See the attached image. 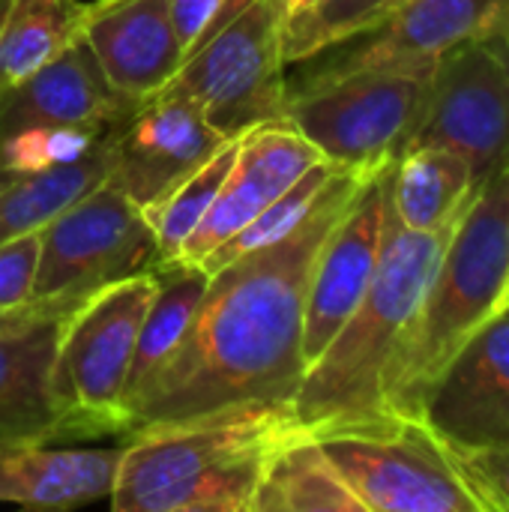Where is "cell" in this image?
<instances>
[{
	"mask_svg": "<svg viewBox=\"0 0 509 512\" xmlns=\"http://www.w3.org/2000/svg\"><path fill=\"white\" fill-rule=\"evenodd\" d=\"M369 174L336 168L312 213L288 237L210 273L186 342L138 408L132 429L237 402H294L306 375L303 315L312 264Z\"/></svg>",
	"mask_w": 509,
	"mask_h": 512,
	"instance_id": "1",
	"label": "cell"
},
{
	"mask_svg": "<svg viewBox=\"0 0 509 512\" xmlns=\"http://www.w3.org/2000/svg\"><path fill=\"white\" fill-rule=\"evenodd\" d=\"M294 402H237L126 432L117 512H252L267 459L300 435Z\"/></svg>",
	"mask_w": 509,
	"mask_h": 512,
	"instance_id": "2",
	"label": "cell"
},
{
	"mask_svg": "<svg viewBox=\"0 0 509 512\" xmlns=\"http://www.w3.org/2000/svg\"><path fill=\"white\" fill-rule=\"evenodd\" d=\"M450 231L420 234L405 228L387 195L372 285L330 345L306 366L297 387L294 417L303 432L324 435L396 414L387 399L396 354L426 297Z\"/></svg>",
	"mask_w": 509,
	"mask_h": 512,
	"instance_id": "3",
	"label": "cell"
},
{
	"mask_svg": "<svg viewBox=\"0 0 509 512\" xmlns=\"http://www.w3.org/2000/svg\"><path fill=\"white\" fill-rule=\"evenodd\" d=\"M509 261V168L486 177L453 225L390 375V408L417 417L429 387L495 318Z\"/></svg>",
	"mask_w": 509,
	"mask_h": 512,
	"instance_id": "4",
	"label": "cell"
},
{
	"mask_svg": "<svg viewBox=\"0 0 509 512\" xmlns=\"http://www.w3.org/2000/svg\"><path fill=\"white\" fill-rule=\"evenodd\" d=\"M435 66L357 69L303 78L297 87L288 81L282 117L330 165L369 174L405 150L426 108Z\"/></svg>",
	"mask_w": 509,
	"mask_h": 512,
	"instance_id": "5",
	"label": "cell"
},
{
	"mask_svg": "<svg viewBox=\"0 0 509 512\" xmlns=\"http://www.w3.org/2000/svg\"><path fill=\"white\" fill-rule=\"evenodd\" d=\"M156 282V273L111 282L63 315L51 384L72 438L129 432L123 390Z\"/></svg>",
	"mask_w": 509,
	"mask_h": 512,
	"instance_id": "6",
	"label": "cell"
},
{
	"mask_svg": "<svg viewBox=\"0 0 509 512\" xmlns=\"http://www.w3.org/2000/svg\"><path fill=\"white\" fill-rule=\"evenodd\" d=\"M288 0H252L231 24L195 48L159 93L192 99L222 138L276 120L288 99L282 48Z\"/></svg>",
	"mask_w": 509,
	"mask_h": 512,
	"instance_id": "7",
	"label": "cell"
},
{
	"mask_svg": "<svg viewBox=\"0 0 509 512\" xmlns=\"http://www.w3.org/2000/svg\"><path fill=\"white\" fill-rule=\"evenodd\" d=\"M315 438L366 512H483L423 417L393 414Z\"/></svg>",
	"mask_w": 509,
	"mask_h": 512,
	"instance_id": "8",
	"label": "cell"
},
{
	"mask_svg": "<svg viewBox=\"0 0 509 512\" xmlns=\"http://www.w3.org/2000/svg\"><path fill=\"white\" fill-rule=\"evenodd\" d=\"M156 270L159 246L141 207L102 180L39 228L33 300H81L111 282Z\"/></svg>",
	"mask_w": 509,
	"mask_h": 512,
	"instance_id": "9",
	"label": "cell"
},
{
	"mask_svg": "<svg viewBox=\"0 0 509 512\" xmlns=\"http://www.w3.org/2000/svg\"><path fill=\"white\" fill-rule=\"evenodd\" d=\"M405 147L459 153L477 183L509 168V78L474 39L450 48L432 75L426 108Z\"/></svg>",
	"mask_w": 509,
	"mask_h": 512,
	"instance_id": "10",
	"label": "cell"
},
{
	"mask_svg": "<svg viewBox=\"0 0 509 512\" xmlns=\"http://www.w3.org/2000/svg\"><path fill=\"white\" fill-rule=\"evenodd\" d=\"M225 141L192 99L156 93L105 132V180L147 207Z\"/></svg>",
	"mask_w": 509,
	"mask_h": 512,
	"instance_id": "11",
	"label": "cell"
},
{
	"mask_svg": "<svg viewBox=\"0 0 509 512\" xmlns=\"http://www.w3.org/2000/svg\"><path fill=\"white\" fill-rule=\"evenodd\" d=\"M387 180L390 165L363 180L315 255L303 315L306 366L330 345V339L342 330V324L351 318L372 285L381 258Z\"/></svg>",
	"mask_w": 509,
	"mask_h": 512,
	"instance_id": "12",
	"label": "cell"
},
{
	"mask_svg": "<svg viewBox=\"0 0 509 512\" xmlns=\"http://www.w3.org/2000/svg\"><path fill=\"white\" fill-rule=\"evenodd\" d=\"M327 162L285 117L252 126L237 138L234 165L198 228L171 267H201L222 243L246 228L270 201L294 186L312 165Z\"/></svg>",
	"mask_w": 509,
	"mask_h": 512,
	"instance_id": "13",
	"label": "cell"
},
{
	"mask_svg": "<svg viewBox=\"0 0 509 512\" xmlns=\"http://www.w3.org/2000/svg\"><path fill=\"white\" fill-rule=\"evenodd\" d=\"M417 417L453 447L509 444V312L465 342L429 387Z\"/></svg>",
	"mask_w": 509,
	"mask_h": 512,
	"instance_id": "14",
	"label": "cell"
},
{
	"mask_svg": "<svg viewBox=\"0 0 509 512\" xmlns=\"http://www.w3.org/2000/svg\"><path fill=\"white\" fill-rule=\"evenodd\" d=\"M501 0H402L378 24L345 39L336 57H324L303 78L342 75L357 69L435 66L450 48L474 39Z\"/></svg>",
	"mask_w": 509,
	"mask_h": 512,
	"instance_id": "15",
	"label": "cell"
},
{
	"mask_svg": "<svg viewBox=\"0 0 509 512\" xmlns=\"http://www.w3.org/2000/svg\"><path fill=\"white\" fill-rule=\"evenodd\" d=\"M135 108L138 102L108 84L90 45L78 36L24 81L0 90V138L39 126L105 132Z\"/></svg>",
	"mask_w": 509,
	"mask_h": 512,
	"instance_id": "16",
	"label": "cell"
},
{
	"mask_svg": "<svg viewBox=\"0 0 509 512\" xmlns=\"http://www.w3.org/2000/svg\"><path fill=\"white\" fill-rule=\"evenodd\" d=\"M81 36L108 84L138 105L156 96L183 63L165 0L84 3Z\"/></svg>",
	"mask_w": 509,
	"mask_h": 512,
	"instance_id": "17",
	"label": "cell"
},
{
	"mask_svg": "<svg viewBox=\"0 0 509 512\" xmlns=\"http://www.w3.org/2000/svg\"><path fill=\"white\" fill-rule=\"evenodd\" d=\"M75 303L0 327V441L72 438L69 420L54 396L51 372L60 321Z\"/></svg>",
	"mask_w": 509,
	"mask_h": 512,
	"instance_id": "18",
	"label": "cell"
},
{
	"mask_svg": "<svg viewBox=\"0 0 509 512\" xmlns=\"http://www.w3.org/2000/svg\"><path fill=\"white\" fill-rule=\"evenodd\" d=\"M120 447L66 450L51 441H0V501L27 510H78L111 498Z\"/></svg>",
	"mask_w": 509,
	"mask_h": 512,
	"instance_id": "19",
	"label": "cell"
},
{
	"mask_svg": "<svg viewBox=\"0 0 509 512\" xmlns=\"http://www.w3.org/2000/svg\"><path fill=\"white\" fill-rule=\"evenodd\" d=\"M471 165L444 147H405L390 162V207L396 219L420 234L450 231L477 192Z\"/></svg>",
	"mask_w": 509,
	"mask_h": 512,
	"instance_id": "20",
	"label": "cell"
},
{
	"mask_svg": "<svg viewBox=\"0 0 509 512\" xmlns=\"http://www.w3.org/2000/svg\"><path fill=\"white\" fill-rule=\"evenodd\" d=\"M156 279V294L141 321L135 357L123 390L129 429L135 423L138 408L147 402V396L153 393V387L162 381L165 369L183 348L192 315L207 291L210 273L204 267H162L156 270Z\"/></svg>",
	"mask_w": 509,
	"mask_h": 512,
	"instance_id": "21",
	"label": "cell"
},
{
	"mask_svg": "<svg viewBox=\"0 0 509 512\" xmlns=\"http://www.w3.org/2000/svg\"><path fill=\"white\" fill-rule=\"evenodd\" d=\"M252 512H366L309 432L270 453Z\"/></svg>",
	"mask_w": 509,
	"mask_h": 512,
	"instance_id": "22",
	"label": "cell"
},
{
	"mask_svg": "<svg viewBox=\"0 0 509 512\" xmlns=\"http://www.w3.org/2000/svg\"><path fill=\"white\" fill-rule=\"evenodd\" d=\"M78 0H9L0 27V90L24 81L81 36Z\"/></svg>",
	"mask_w": 509,
	"mask_h": 512,
	"instance_id": "23",
	"label": "cell"
},
{
	"mask_svg": "<svg viewBox=\"0 0 509 512\" xmlns=\"http://www.w3.org/2000/svg\"><path fill=\"white\" fill-rule=\"evenodd\" d=\"M105 180V135L75 162L24 174L0 192V243L39 231L63 207L78 201L84 192Z\"/></svg>",
	"mask_w": 509,
	"mask_h": 512,
	"instance_id": "24",
	"label": "cell"
},
{
	"mask_svg": "<svg viewBox=\"0 0 509 512\" xmlns=\"http://www.w3.org/2000/svg\"><path fill=\"white\" fill-rule=\"evenodd\" d=\"M234 153H237V138L225 141L207 162H201L192 174H186L177 186H171L159 201L141 207L159 246V270L177 261L183 243L210 210L213 198L219 195L234 165Z\"/></svg>",
	"mask_w": 509,
	"mask_h": 512,
	"instance_id": "25",
	"label": "cell"
},
{
	"mask_svg": "<svg viewBox=\"0 0 509 512\" xmlns=\"http://www.w3.org/2000/svg\"><path fill=\"white\" fill-rule=\"evenodd\" d=\"M399 3L402 0H312L300 9H291L282 33L288 66L306 63L321 51L354 39L357 33L378 24Z\"/></svg>",
	"mask_w": 509,
	"mask_h": 512,
	"instance_id": "26",
	"label": "cell"
},
{
	"mask_svg": "<svg viewBox=\"0 0 509 512\" xmlns=\"http://www.w3.org/2000/svg\"><path fill=\"white\" fill-rule=\"evenodd\" d=\"M333 174H336V165H330V162L312 165L294 186H288L276 201H270L246 228H240L228 243H222L201 267H204L207 273H213V270H219L222 264L240 258V255H246V252L264 249V246H270V243L288 237V234L312 213V207L318 204V198H321L324 189L330 186Z\"/></svg>",
	"mask_w": 509,
	"mask_h": 512,
	"instance_id": "27",
	"label": "cell"
},
{
	"mask_svg": "<svg viewBox=\"0 0 509 512\" xmlns=\"http://www.w3.org/2000/svg\"><path fill=\"white\" fill-rule=\"evenodd\" d=\"M108 132V129H105ZM105 132L72 126H39L0 138V153L15 174H39L81 159Z\"/></svg>",
	"mask_w": 509,
	"mask_h": 512,
	"instance_id": "28",
	"label": "cell"
},
{
	"mask_svg": "<svg viewBox=\"0 0 509 512\" xmlns=\"http://www.w3.org/2000/svg\"><path fill=\"white\" fill-rule=\"evenodd\" d=\"M447 444V441H444ZM450 459L483 512H509V444L453 447Z\"/></svg>",
	"mask_w": 509,
	"mask_h": 512,
	"instance_id": "29",
	"label": "cell"
},
{
	"mask_svg": "<svg viewBox=\"0 0 509 512\" xmlns=\"http://www.w3.org/2000/svg\"><path fill=\"white\" fill-rule=\"evenodd\" d=\"M252 0H165L174 33L183 48V60L231 24Z\"/></svg>",
	"mask_w": 509,
	"mask_h": 512,
	"instance_id": "30",
	"label": "cell"
},
{
	"mask_svg": "<svg viewBox=\"0 0 509 512\" xmlns=\"http://www.w3.org/2000/svg\"><path fill=\"white\" fill-rule=\"evenodd\" d=\"M39 270V231L18 234L0 243V312L33 303Z\"/></svg>",
	"mask_w": 509,
	"mask_h": 512,
	"instance_id": "31",
	"label": "cell"
},
{
	"mask_svg": "<svg viewBox=\"0 0 509 512\" xmlns=\"http://www.w3.org/2000/svg\"><path fill=\"white\" fill-rule=\"evenodd\" d=\"M477 45H483L498 66L507 72L509 78V0H501V6L495 9V15L486 21V27L474 36Z\"/></svg>",
	"mask_w": 509,
	"mask_h": 512,
	"instance_id": "32",
	"label": "cell"
},
{
	"mask_svg": "<svg viewBox=\"0 0 509 512\" xmlns=\"http://www.w3.org/2000/svg\"><path fill=\"white\" fill-rule=\"evenodd\" d=\"M63 303H75V300H33V303H27V306H21V309L0 312V327L21 324V321L36 318V315H42V312H48V309H54V306H63Z\"/></svg>",
	"mask_w": 509,
	"mask_h": 512,
	"instance_id": "33",
	"label": "cell"
},
{
	"mask_svg": "<svg viewBox=\"0 0 509 512\" xmlns=\"http://www.w3.org/2000/svg\"><path fill=\"white\" fill-rule=\"evenodd\" d=\"M509 312V261L507 273H504V285H501V294H498V303H495V318L498 315H507Z\"/></svg>",
	"mask_w": 509,
	"mask_h": 512,
	"instance_id": "34",
	"label": "cell"
},
{
	"mask_svg": "<svg viewBox=\"0 0 509 512\" xmlns=\"http://www.w3.org/2000/svg\"><path fill=\"white\" fill-rule=\"evenodd\" d=\"M18 177H21V174H15V171H12V168L6 165V159H3V153H0V192H3V189H6L9 183H15Z\"/></svg>",
	"mask_w": 509,
	"mask_h": 512,
	"instance_id": "35",
	"label": "cell"
},
{
	"mask_svg": "<svg viewBox=\"0 0 509 512\" xmlns=\"http://www.w3.org/2000/svg\"><path fill=\"white\" fill-rule=\"evenodd\" d=\"M306 3H312V0H288L291 9H300V6H306Z\"/></svg>",
	"mask_w": 509,
	"mask_h": 512,
	"instance_id": "36",
	"label": "cell"
},
{
	"mask_svg": "<svg viewBox=\"0 0 509 512\" xmlns=\"http://www.w3.org/2000/svg\"><path fill=\"white\" fill-rule=\"evenodd\" d=\"M6 9H9V0H0V27H3V15H6Z\"/></svg>",
	"mask_w": 509,
	"mask_h": 512,
	"instance_id": "37",
	"label": "cell"
}]
</instances>
